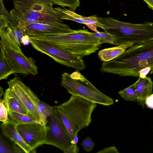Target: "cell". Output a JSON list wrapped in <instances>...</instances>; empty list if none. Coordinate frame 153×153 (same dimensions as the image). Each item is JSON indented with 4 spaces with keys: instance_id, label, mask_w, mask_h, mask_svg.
Masks as SVG:
<instances>
[{
    "instance_id": "16",
    "label": "cell",
    "mask_w": 153,
    "mask_h": 153,
    "mask_svg": "<svg viewBox=\"0 0 153 153\" xmlns=\"http://www.w3.org/2000/svg\"><path fill=\"white\" fill-rule=\"evenodd\" d=\"M0 44L8 48L24 55L12 30L9 26L0 29Z\"/></svg>"
},
{
    "instance_id": "7",
    "label": "cell",
    "mask_w": 153,
    "mask_h": 153,
    "mask_svg": "<svg viewBox=\"0 0 153 153\" xmlns=\"http://www.w3.org/2000/svg\"><path fill=\"white\" fill-rule=\"evenodd\" d=\"M30 43L35 49L51 57L56 62L76 70L85 68L82 58L56 46L38 40L30 39Z\"/></svg>"
},
{
    "instance_id": "18",
    "label": "cell",
    "mask_w": 153,
    "mask_h": 153,
    "mask_svg": "<svg viewBox=\"0 0 153 153\" xmlns=\"http://www.w3.org/2000/svg\"><path fill=\"white\" fill-rule=\"evenodd\" d=\"M0 44V80L7 79L14 72L6 56L4 47Z\"/></svg>"
},
{
    "instance_id": "9",
    "label": "cell",
    "mask_w": 153,
    "mask_h": 153,
    "mask_svg": "<svg viewBox=\"0 0 153 153\" xmlns=\"http://www.w3.org/2000/svg\"><path fill=\"white\" fill-rule=\"evenodd\" d=\"M14 77L7 82L10 88L22 101L28 113V115L39 120L37 107L40 101L37 96L29 87L22 81L19 76L14 74Z\"/></svg>"
},
{
    "instance_id": "31",
    "label": "cell",
    "mask_w": 153,
    "mask_h": 153,
    "mask_svg": "<svg viewBox=\"0 0 153 153\" xmlns=\"http://www.w3.org/2000/svg\"><path fill=\"white\" fill-rule=\"evenodd\" d=\"M78 133L75 136L73 140V143L65 152L64 153H78L79 152V148L77 146L78 142Z\"/></svg>"
},
{
    "instance_id": "8",
    "label": "cell",
    "mask_w": 153,
    "mask_h": 153,
    "mask_svg": "<svg viewBox=\"0 0 153 153\" xmlns=\"http://www.w3.org/2000/svg\"><path fill=\"white\" fill-rule=\"evenodd\" d=\"M48 118L50 129L47 133L44 144L55 146L64 153L73 144V140L54 108L53 113Z\"/></svg>"
},
{
    "instance_id": "37",
    "label": "cell",
    "mask_w": 153,
    "mask_h": 153,
    "mask_svg": "<svg viewBox=\"0 0 153 153\" xmlns=\"http://www.w3.org/2000/svg\"><path fill=\"white\" fill-rule=\"evenodd\" d=\"M147 5L149 8L153 10V0H143Z\"/></svg>"
},
{
    "instance_id": "22",
    "label": "cell",
    "mask_w": 153,
    "mask_h": 153,
    "mask_svg": "<svg viewBox=\"0 0 153 153\" xmlns=\"http://www.w3.org/2000/svg\"><path fill=\"white\" fill-rule=\"evenodd\" d=\"M118 94L122 98L126 101H138V96L134 83L126 88L119 91Z\"/></svg>"
},
{
    "instance_id": "11",
    "label": "cell",
    "mask_w": 153,
    "mask_h": 153,
    "mask_svg": "<svg viewBox=\"0 0 153 153\" xmlns=\"http://www.w3.org/2000/svg\"><path fill=\"white\" fill-rule=\"evenodd\" d=\"M4 50L6 56L14 73L34 76L38 74V67L32 57H27L8 48L5 47Z\"/></svg>"
},
{
    "instance_id": "28",
    "label": "cell",
    "mask_w": 153,
    "mask_h": 153,
    "mask_svg": "<svg viewBox=\"0 0 153 153\" xmlns=\"http://www.w3.org/2000/svg\"><path fill=\"white\" fill-rule=\"evenodd\" d=\"M0 100V121L3 123L9 120V113L4 100L1 98Z\"/></svg>"
},
{
    "instance_id": "6",
    "label": "cell",
    "mask_w": 153,
    "mask_h": 153,
    "mask_svg": "<svg viewBox=\"0 0 153 153\" xmlns=\"http://www.w3.org/2000/svg\"><path fill=\"white\" fill-rule=\"evenodd\" d=\"M61 85L71 95H76L95 103L105 106L114 104L113 99L102 93L86 79L78 70L70 74L62 75Z\"/></svg>"
},
{
    "instance_id": "5",
    "label": "cell",
    "mask_w": 153,
    "mask_h": 153,
    "mask_svg": "<svg viewBox=\"0 0 153 153\" xmlns=\"http://www.w3.org/2000/svg\"><path fill=\"white\" fill-rule=\"evenodd\" d=\"M82 97L71 95L67 101L54 109L68 130L73 140L81 129L91 122V115L97 105Z\"/></svg>"
},
{
    "instance_id": "33",
    "label": "cell",
    "mask_w": 153,
    "mask_h": 153,
    "mask_svg": "<svg viewBox=\"0 0 153 153\" xmlns=\"http://www.w3.org/2000/svg\"><path fill=\"white\" fill-rule=\"evenodd\" d=\"M145 104L148 108L153 109V94L146 97L145 100Z\"/></svg>"
},
{
    "instance_id": "32",
    "label": "cell",
    "mask_w": 153,
    "mask_h": 153,
    "mask_svg": "<svg viewBox=\"0 0 153 153\" xmlns=\"http://www.w3.org/2000/svg\"><path fill=\"white\" fill-rule=\"evenodd\" d=\"M97 153H119L118 150L115 146H111L104 148L97 152Z\"/></svg>"
},
{
    "instance_id": "1",
    "label": "cell",
    "mask_w": 153,
    "mask_h": 153,
    "mask_svg": "<svg viewBox=\"0 0 153 153\" xmlns=\"http://www.w3.org/2000/svg\"><path fill=\"white\" fill-rule=\"evenodd\" d=\"M146 67L151 68L149 74H153V39L134 44L118 56L103 62L100 70L121 76L139 77V71Z\"/></svg>"
},
{
    "instance_id": "20",
    "label": "cell",
    "mask_w": 153,
    "mask_h": 153,
    "mask_svg": "<svg viewBox=\"0 0 153 153\" xmlns=\"http://www.w3.org/2000/svg\"><path fill=\"white\" fill-rule=\"evenodd\" d=\"M54 106L49 105L41 101L37 107V110L41 124L46 125L48 122V118L53 113Z\"/></svg>"
},
{
    "instance_id": "35",
    "label": "cell",
    "mask_w": 153,
    "mask_h": 153,
    "mask_svg": "<svg viewBox=\"0 0 153 153\" xmlns=\"http://www.w3.org/2000/svg\"><path fill=\"white\" fill-rule=\"evenodd\" d=\"M10 24L7 21L3 19H0V29L7 27Z\"/></svg>"
},
{
    "instance_id": "4",
    "label": "cell",
    "mask_w": 153,
    "mask_h": 153,
    "mask_svg": "<svg viewBox=\"0 0 153 153\" xmlns=\"http://www.w3.org/2000/svg\"><path fill=\"white\" fill-rule=\"evenodd\" d=\"M96 25L114 36L117 45L142 44L153 39V22L132 24L111 17H99Z\"/></svg>"
},
{
    "instance_id": "12",
    "label": "cell",
    "mask_w": 153,
    "mask_h": 153,
    "mask_svg": "<svg viewBox=\"0 0 153 153\" xmlns=\"http://www.w3.org/2000/svg\"><path fill=\"white\" fill-rule=\"evenodd\" d=\"M68 25L60 23L53 24L36 23L28 25L24 29V32L29 37L33 36L66 33L74 31Z\"/></svg>"
},
{
    "instance_id": "29",
    "label": "cell",
    "mask_w": 153,
    "mask_h": 153,
    "mask_svg": "<svg viewBox=\"0 0 153 153\" xmlns=\"http://www.w3.org/2000/svg\"><path fill=\"white\" fill-rule=\"evenodd\" d=\"M10 27L14 34L19 46L21 47L20 44L23 36L26 34L21 31L19 28L13 25L9 24Z\"/></svg>"
},
{
    "instance_id": "14",
    "label": "cell",
    "mask_w": 153,
    "mask_h": 153,
    "mask_svg": "<svg viewBox=\"0 0 153 153\" xmlns=\"http://www.w3.org/2000/svg\"><path fill=\"white\" fill-rule=\"evenodd\" d=\"M134 84L138 96L137 102L143 107L144 108L146 98L152 94L153 82L149 76H146L144 78L139 77Z\"/></svg>"
},
{
    "instance_id": "36",
    "label": "cell",
    "mask_w": 153,
    "mask_h": 153,
    "mask_svg": "<svg viewBox=\"0 0 153 153\" xmlns=\"http://www.w3.org/2000/svg\"><path fill=\"white\" fill-rule=\"evenodd\" d=\"M29 43H30L29 36L27 35H24L22 38V43L25 45H28Z\"/></svg>"
},
{
    "instance_id": "25",
    "label": "cell",
    "mask_w": 153,
    "mask_h": 153,
    "mask_svg": "<svg viewBox=\"0 0 153 153\" xmlns=\"http://www.w3.org/2000/svg\"><path fill=\"white\" fill-rule=\"evenodd\" d=\"M0 19H3L8 22L10 24L13 25L18 27V25L4 7L3 0H0Z\"/></svg>"
},
{
    "instance_id": "3",
    "label": "cell",
    "mask_w": 153,
    "mask_h": 153,
    "mask_svg": "<svg viewBox=\"0 0 153 153\" xmlns=\"http://www.w3.org/2000/svg\"><path fill=\"white\" fill-rule=\"evenodd\" d=\"M30 39L56 46L81 58L95 52L104 43L86 29L66 33L33 36Z\"/></svg>"
},
{
    "instance_id": "17",
    "label": "cell",
    "mask_w": 153,
    "mask_h": 153,
    "mask_svg": "<svg viewBox=\"0 0 153 153\" xmlns=\"http://www.w3.org/2000/svg\"><path fill=\"white\" fill-rule=\"evenodd\" d=\"M133 44L128 43L120 45L112 48L104 49L98 52L100 59L103 62L111 60L122 54Z\"/></svg>"
},
{
    "instance_id": "30",
    "label": "cell",
    "mask_w": 153,
    "mask_h": 153,
    "mask_svg": "<svg viewBox=\"0 0 153 153\" xmlns=\"http://www.w3.org/2000/svg\"><path fill=\"white\" fill-rule=\"evenodd\" d=\"M81 145L84 150L87 152H90L93 149L94 143L90 137H87L82 140Z\"/></svg>"
},
{
    "instance_id": "10",
    "label": "cell",
    "mask_w": 153,
    "mask_h": 153,
    "mask_svg": "<svg viewBox=\"0 0 153 153\" xmlns=\"http://www.w3.org/2000/svg\"><path fill=\"white\" fill-rule=\"evenodd\" d=\"M16 128L25 142L36 153L37 148L44 144L50 126L41 123H30L17 125Z\"/></svg>"
},
{
    "instance_id": "39",
    "label": "cell",
    "mask_w": 153,
    "mask_h": 153,
    "mask_svg": "<svg viewBox=\"0 0 153 153\" xmlns=\"http://www.w3.org/2000/svg\"></svg>"
},
{
    "instance_id": "19",
    "label": "cell",
    "mask_w": 153,
    "mask_h": 153,
    "mask_svg": "<svg viewBox=\"0 0 153 153\" xmlns=\"http://www.w3.org/2000/svg\"><path fill=\"white\" fill-rule=\"evenodd\" d=\"M9 115L10 121L17 126L30 123L41 124L39 120L35 119L28 114L13 111L9 113Z\"/></svg>"
},
{
    "instance_id": "24",
    "label": "cell",
    "mask_w": 153,
    "mask_h": 153,
    "mask_svg": "<svg viewBox=\"0 0 153 153\" xmlns=\"http://www.w3.org/2000/svg\"><path fill=\"white\" fill-rule=\"evenodd\" d=\"M92 35L101 39L104 43H108L113 45H117L114 36L105 32L91 33Z\"/></svg>"
},
{
    "instance_id": "26",
    "label": "cell",
    "mask_w": 153,
    "mask_h": 153,
    "mask_svg": "<svg viewBox=\"0 0 153 153\" xmlns=\"http://www.w3.org/2000/svg\"><path fill=\"white\" fill-rule=\"evenodd\" d=\"M57 4L62 7H69L74 11L80 6V0H55Z\"/></svg>"
},
{
    "instance_id": "27",
    "label": "cell",
    "mask_w": 153,
    "mask_h": 153,
    "mask_svg": "<svg viewBox=\"0 0 153 153\" xmlns=\"http://www.w3.org/2000/svg\"><path fill=\"white\" fill-rule=\"evenodd\" d=\"M98 19L99 17L97 15L86 17L85 25L91 30L97 32L99 31L97 29L96 24Z\"/></svg>"
},
{
    "instance_id": "23",
    "label": "cell",
    "mask_w": 153,
    "mask_h": 153,
    "mask_svg": "<svg viewBox=\"0 0 153 153\" xmlns=\"http://www.w3.org/2000/svg\"><path fill=\"white\" fill-rule=\"evenodd\" d=\"M25 153L19 146L15 144L11 146L4 140L1 136L0 140V153Z\"/></svg>"
},
{
    "instance_id": "38",
    "label": "cell",
    "mask_w": 153,
    "mask_h": 153,
    "mask_svg": "<svg viewBox=\"0 0 153 153\" xmlns=\"http://www.w3.org/2000/svg\"><path fill=\"white\" fill-rule=\"evenodd\" d=\"M4 93L3 90V88L0 86V97H1V96L4 94Z\"/></svg>"
},
{
    "instance_id": "34",
    "label": "cell",
    "mask_w": 153,
    "mask_h": 153,
    "mask_svg": "<svg viewBox=\"0 0 153 153\" xmlns=\"http://www.w3.org/2000/svg\"><path fill=\"white\" fill-rule=\"evenodd\" d=\"M151 71V68L150 67L146 68L141 69L139 71V77L142 78H144L146 76L149 74Z\"/></svg>"
},
{
    "instance_id": "2",
    "label": "cell",
    "mask_w": 153,
    "mask_h": 153,
    "mask_svg": "<svg viewBox=\"0 0 153 153\" xmlns=\"http://www.w3.org/2000/svg\"><path fill=\"white\" fill-rule=\"evenodd\" d=\"M14 7L10 14L24 32L27 25L36 23H62L63 13L53 8L54 0H13Z\"/></svg>"
},
{
    "instance_id": "15",
    "label": "cell",
    "mask_w": 153,
    "mask_h": 153,
    "mask_svg": "<svg viewBox=\"0 0 153 153\" xmlns=\"http://www.w3.org/2000/svg\"><path fill=\"white\" fill-rule=\"evenodd\" d=\"M3 100L8 113L14 111L28 115L27 109L22 101L9 88L5 91Z\"/></svg>"
},
{
    "instance_id": "13",
    "label": "cell",
    "mask_w": 153,
    "mask_h": 153,
    "mask_svg": "<svg viewBox=\"0 0 153 153\" xmlns=\"http://www.w3.org/2000/svg\"><path fill=\"white\" fill-rule=\"evenodd\" d=\"M16 126L17 125L11 122L10 120L1 125L2 132L3 135L19 146L25 153H34L33 149L25 142L18 131Z\"/></svg>"
},
{
    "instance_id": "21",
    "label": "cell",
    "mask_w": 153,
    "mask_h": 153,
    "mask_svg": "<svg viewBox=\"0 0 153 153\" xmlns=\"http://www.w3.org/2000/svg\"><path fill=\"white\" fill-rule=\"evenodd\" d=\"M55 9L64 13V15L62 18V20H69L85 24L86 17L77 14L72 9H70V10H69L65 8L62 9L60 7Z\"/></svg>"
}]
</instances>
